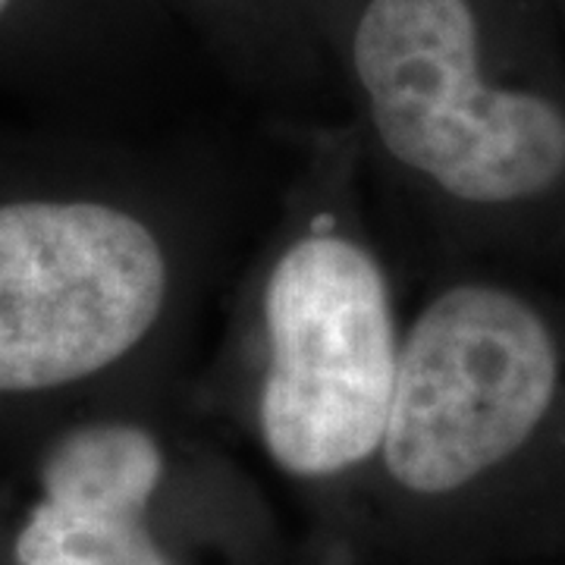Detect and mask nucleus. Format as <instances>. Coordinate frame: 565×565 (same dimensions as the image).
Masks as SVG:
<instances>
[{"label": "nucleus", "instance_id": "obj_1", "mask_svg": "<svg viewBox=\"0 0 565 565\" xmlns=\"http://www.w3.org/2000/svg\"><path fill=\"white\" fill-rule=\"evenodd\" d=\"M245 211L202 136L0 107V449L82 408L182 403Z\"/></svg>", "mask_w": 565, "mask_h": 565}, {"label": "nucleus", "instance_id": "obj_2", "mask_svg": "<svg viewBox=\"0 0 565 565\" xmlns=\"http://www.w3.org/2000/svg\"><path fill=\"white\" fill-rule=\"evenodd\" d=\"M556 0H340L327 47L403 277L544 270L565 226Z\"/></svg>", "mask_w": 565, "mask_h": 565}, {"label": "nucleus", "instance_id": "obj_3", "mask_svg": "<svg viewBox=\"0 0 565 565\" xmlns=\"http://www.w3.org/2000/svg\"><path fill=\"white\" fill-rule=\"evenodd\" d=\"M274 129L292 145V170L185 408L252 446L302 505L305 537H323L384 440L408 311L352 122L340 114Z\"/></svg>", "mask_w": 565, "mask_h": 565}, {"label": "nucleus", "instance_id": "obj_4", "mask_svg": "<svg viewBox=\"0 0 565 565\" xmlns=\"http://www.w3.org/2000/svg\"><path fill=\"white\" fill-rule=\"evenodd\" d=\"M565 512V280L449 264L408 311L377 456L305 544L390 565H500Z\"/></svg>", "mask_w": 565, "mask_h": 565}, {"label": "nucleus", "instance_id": "obj_5", "mask_svg": "<svg viewBox=\"0 0 565 565\" xmlns=\"http://www.w3.org/2000/svg\"><path fill=\"white\" fill-rule=\"evenodd\" d=\"M195 66L158 0H0V107L158 129Z\"/></svg>", "mask_w": 565, "mask_h": 565}, {"label": "nucleus", "instance_id": "obj_6", "mask_svg": "<svg viewBox=\"0 0 565 565\" xmlns=\"http://www.w3.org/2000/svg\"><path fill=\"white\" fill-rule=\"evenodd\" d=\"M199 61L277 120L308 117L337 88L327 47L340 0H158Z\"/></svg>", "mask_w": 565, "mask_h": 565}, {"label": "nucleus", "instance_id": "obj_7", "mask_svg": "<svg viewBox=\"0 0 565 565\" xmlns=\"http://www.w3.org/2000/svg\"><path fill=\"white\" fill-rule=\"evenodd\" d=\"M296 565H390L374 563V559H362V556H345V553H333V550H321V546L302 544L299 546V559Z\"/></svg>", "mask_w": 565, "mask_h": 565}, {"label": "nucleus", "instance_id": "obj_8", "mask_svg": "<svg viewBox=\"0 0 565 565\" xmlns=\"http://www.w3.org/2000/svg\"><path fill=\"white\" fill-rule=\"evenodd\" d=\"M544 274L565 280V226L559 230V236H556V245H553V252H550V258H546Z\"/></svg>", "mask_w": 565, "mask_h": 565}, {"label": "nucleus", "instance_id": "obj_9", "mask_svg": "<svg viewBox=\"0 0 565 565\" xmlns=\"http://www.w3.org/2000/svg\"><path fill=\"white\" fill-rule=\"evenodd\" d=\"M559 3V13H563V20H565V0H556Z\"/></svg>", "mask_w": 565, "mask_h": 565}, {"label": "nucleus", "instance_id": "obj_10", "mask_svg": "<svg viewBox=\"0 0 565 565\" xmlns=\"http://www.w3.org/2000/svg\"><path fill=\"white\" fill-rule=\"evenodd\" d=\"M0 565H3V563H0Z\"/></svg>", "mask_w": 565, "mask_h": 565}]
</instances>
